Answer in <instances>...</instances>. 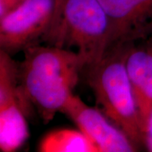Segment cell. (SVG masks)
<instances>
[{"label": "cell", "mask_w": 152, "mask_h": 152, "mask_svg": "<svg viewBox=\"0 0 152 152\" xmlns=\"http://www.w3.org/2000/svg\"><path fill=\"white\" fill-rule=\"evenodd\" d=\"M20 80L44 124L54 118L79 82L85 65L75 51L37 44L24 51Z\"/></svg>", "instance_id": "6da1fadb"}, {"label": "cell", "mask_w": 152, "mask_h": 152, "mask_svg": "<svg viewBox=\"0 0 152 152\" xmlns=\"http://www.w3.org/2000/svg\"><path fill=\"white\" fill-rule=\"evenodd\" d=\"M146 41H147V42H148V43L150 44V45L152 47V37H151L150 38H148Z\"/></svg>", "instance_id": "7c38bea8"}, {"label": "cell", "mask_w": 152, "mask_h": 152, "mask_svg": "<svg viewBox=\"0 0 152 152\" xmlns=\"http://www.w3.org/2000/svg\"><path fill=\"white\" fill-rule=\"evenodd\" d=\"M111 35L109 18L98 0H58L45 45L76 48L85 68L102 58Z\"/></svg>", "instance_id": "3957f363"}, {"label": "cell", "mask_w": 152, "mask_h": 152, "mask_svg": "<svg viewBox=\"0 0 152 152\" xmlns=\"http://www.w3.org/2000/svg\"><path fill=\"white\" fill-rule=\"evenodd\" d=\"M134 97L140 121L142 132L146 127L152 111V47L134 45L126 61Z\"/></svg>", "instance_id": "ba28073f"}, {"label": "cell", "mask_w": 152, "mask_h": 152, "mask_svg": "<svg viewBox=\"0 0 152 152\" xmlns=\"http://www.w3.org/2000/svg\"><path fill=\"white\" fill-rule=\"evenodd\" d=\"M40 152H99L98 148L80 129H60L48 132L37 146Z\"/></svg>", "instance_id": "9c48e42d"}, {"label": "cell", "mask_w": 152, "mask_h": 152, "mask_svg": "<svg viewBox=\"0 0 152 152\" xmlns=\"http://www.w3.org/2000/svg\"><path fill=\"white\" fill-rule=\"evenodd\" d=\"M58 0H25L0 19V50L10 56L42 43L54 17Z\"/></svg>", "instance_id": "5b68a950"}, {"label": "cell", "mask_w": 152, "mask_h": 152, "mask_svg": "<svg viewBox=\"0 0 152 152\" xmlns=\"http://www.w3.org/2000/svg\"><path fill=\"white\" fill-rule=\"evenodd\" d=\"M144 148L147 151L152 152V111L144 132Z\"/></svg>", "instance_id": "8fae6325"}, {"label": "cell", "mask_w": 152, "mask_h": 152, "mask_svg": "<svg viewBox=\"0 0 152 152\" xmlns=\"http://www.w3.org/2000/svg\"><path fill=\"white\" fill-rule=\"evenodd\" d=\"M35 109L20 80L19 63L0 50V151H16L29 137L27 118Z\"/></svg>", "instance_id": "277c9868"}, {"label": "cell", "mask_w": 152, "mask_h": 152, "mask_svg": "<svg viewBox=\"0 0 152 152\" xmlns=\"http://www.w3.org/2000/svg\"><path fill=\"white\" fill-rule=\"evenodd\" d=\"M109 18L108 48L152 37V0H98Z\"/></svg>", "instance_id": "52a82bcc"}, {"label": "cell", "mask_w": 152, "mask_h": 152, "mask_svg": "<svg viewBox=\"0 0 152 152\" xmlns=\"http://www.w3.org/2000/svg\"><path fill=\"white\" fill-rule=\"evenodd\" d=\"M97 147L99 152H134L140 148L100 110L72 94L61 109Z\"/></svg>", "instance_id": "8992f818"}, {"label": "cell", "mask_w": 152, "mask_h": 152, "mask_svg": "<svg viewBox=\"0 0 152 152\" xmlns=\"http://www.w3.org/2000/svg\"><path fill=\"white\" fill-rule=\"evenodd\" d=\"M25 0H0V19L11 13Z\"/></svg>", "instance_id": "30bf717a"}, {"label": "cell", "mask_w": 152, "mask_h": 152, "mask_svg": "<svg viewBox=\"0 0 152 152\" xmlns=\"http://www.w3.org/2000/svg\"><path fill=\"white\" fill-rule=\"evenodd\" d=\"M134 45L107 49L102 59L83 71L102 112L140 148L144 147V134L126 66Z\"/></svg>", "instance_id": "7a4b0ae2"}]
</instances>
